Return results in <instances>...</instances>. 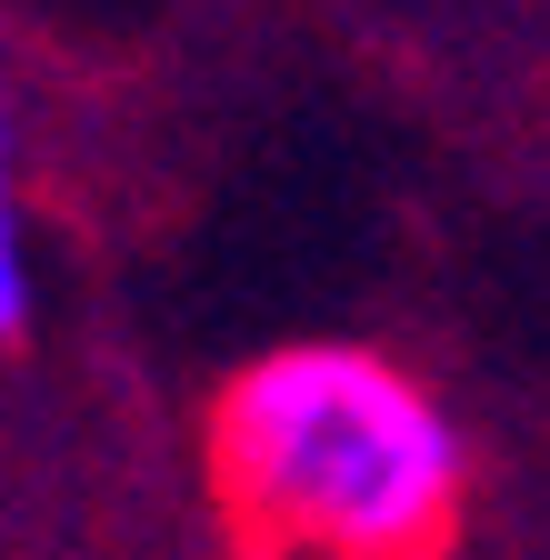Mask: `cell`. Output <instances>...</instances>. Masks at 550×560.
<instances>
[{"label":"cell","mask_w":550,"mask_h":560,"mask_svg":"<svg viewBox=\"0 0 550 560\" xmlns=\"http://www.w3.org/2000/svg\"><path fill=\"white\" fill-rule=\"evenodd\" d=\"M211 480L260 560H441L470 501V451L400 361L291 340L221 390Z\"/></svg>","instance_id":"cell-1"},{"label":"cell","mask_w":550,"mask_h":560,"mask_svg":"<svg viewBox=\"0 0 550 560\" xmlns=\"http://www.w3.org/2000/svg\"><path fill=\"white\" fill-rule=\"evenodd\" d=\"M31 320V241H21V180H11V110H0V340Z\"/></svg>","instance_id":"cell-2"}]
</instances>
